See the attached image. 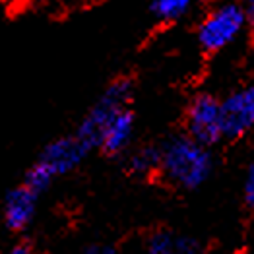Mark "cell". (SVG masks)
Instances as JSON below:
<instances>
[{
  "label": "cell",
  "mask_w": 254,
  "mask_h": 254,
  "mask_svg": "<svg viewBox=\"0 0 254 254\" xmlns=\"http://www.w3.org/2000/svg\"><path fill=\"white\" fill-rule=\"evenodd\" d=\"M149 254H200V247L194 239L175 235L167 229H159L148 239Z\"/></svg>",
  "instance_id": "obj_9"
},
{
  "label": "cell",
  "mask_w": 254,
  "mask_h": 254,
  "mask_svg": "<svg viewBox=\"0 0 254 254\" xmlns=\"http://www.w3.org/2000/svg\"><path fill=\"white\" fill-rule=\"evenodd\" d=\"M245 206L249 208V210H253L254 206V167L251 165V169L247 173V179H245Z\"/></svg>",
  "instance_id": "obj_13"
},
{
  "label": "cell",
  "mask_w": 254,
  "mask_h": 254,
  "mask_svg": "<svg viewBox=\"0 0 254 254\" xmlns=\"http://www.w3.org/2000/svg\"><path fill=\"white\" fill-rule=\"evenodd\" d=\"M243 8H245V12H247V16L251 18V21H253V16H254V0H241L239 2Z\"/></svg>",
  "instance_id": "obj_15"
},
{
  "label": "cell",
  "mask_w": 254,
  "mask_h": 254,
  "mask_svg": "<svg viewBox=\"0 0 254 254\" xmlns=\"http://www.w3.org/2000/svg\"><path fill=\"white\" fill-rule=\"evenodd\" d=\"M8 254H31V249H29V245H18Z\"/></svg>",
  "instance_id": "obj_16"
},
{
  "label": "cell",
  "mask_w": 254,
  "mask_h": 254,
  "mask_svg": "<svg viewBox=\"0 0 254 254\" xmlns=\"http://www.w3.org/2000/svg\"><path fill=\"white\" fill-rule=\"evenodd\" d=\"M132 134H134V113L130 107H125L107 125L99 142V149L103 151L105 157H117L130 144Z\"/></svg>",
  "instance_id": "obj_8"
},
{
  "label": "cell",
  "mask_w": 254,
  "mask_h": 254,
  "mask_svg": "<svg viewBox=\"0 0 254 254\" xmlns=\"http://www.w3.org/2000/svg\"><path fill=\"white\" fill-rule=\"evenodd\" d=\"M157 171L171 185L194 190L212 175L213 155L210 148L198 144L189 134H177L159 148Z\"/></svg>",
  "instance_id": "obj_1"
},
{
  "label": "cell",
  "mask_w": 254,
  "mask_h": 254,
  "mask_svg": "<svg viewBox=\"0 0 254 254\" xmlns=\"http://www.w3.org/2000/svg\"><path fill=\"white\" fill-rule=\"evenodd\" d=\"M85 155H87V151L82 148V144L72 134V136H63V138L49 142L39 153L37 161H41L55 177H59V175L70 173L74 167H78Z\"/></svg>",
  "instance_id": "obj_6"
},
{
  "label": "cell",
  "mask_w": 254,
  "mask_h": 254,
  "mask_svg": "<svg viewBox=\"0 0 254 254\" xmlns=\"http://www.w3.org/2000/svg\"><path fill=\"white\" fill-rule=\"evenodd\" d=\"M84 254H115V249L109 245H89L85 247Z\"/></svg>",
  "instance_id": "obj_14"
},
{
  "label": "cell",
  "mask_w": 254,
  "mask_h": 254,
  "mask_svg": "<svg viewBox=\"0 0 254 254\" xmlns=\"http://www.w3.org/2000/svg\"><path fill=\"white\" fill-rule=\"evenodd\" d=\"M53 179H55V175L49 171L47 165H43L41 161H35L29 169L25 171V175H23V187H27L31 192H35L37 196L41 194L51 183H53Z\"/></svg>",
  "instance_id": "obj_12"
},
{
  "label": "cell",
  "mask_w": 254,
  "mask_h": 254,
  "mask_svg": "<svg viewBox=\"0 0 254 254\" xmlns=\"http://www.w3.org/2000/svg\"><path fill=\"white\" fill-rule=\"evenodd\" d=\"M198 144L212 148L221 140L219 99L210 93H200L187 109V132Z\"/></svg>",
  "instance_id": "obj_5"
},
{
  "label": "cell",
  "mask_w": 254,
  "mask_h": 254,
  "mask_svg": "<svg viewBox=\"0 0 254 254\" xmlns=\"http://www.w3.org/2000/svg\"><path fill=\"white\" fill-rule=\"evenodd\" d=\"M194 0H151V14L163 23H173L181 20L190 10Z\"/></svg>",
  "instance_id": "obj_10"
},
{
  "label": "cell",
  "mask_w": 254,
  "mask_h": 254,
  "mask_svg": "<svg viewBox=\"0 0 254 254\" xmlns=\"http://www.w3.org/2000/svg\"><path fill=\"white\" fill-rule=\"evenodd\" d=\"M132 95H134V82L130 78H117L115 82L107 85V89L101 93L97 103L87 111V115L74 134L87 153L93 148H99L107 125L115 119L119 111L130 105Z\"/></svg>",
  "instance_id": "obj_2"
},
{
  "label": "cell",
  "mask_w": 254,
  "mask_h": 254,
  "mask_svg": "<svg viewBox=\"0 0 254 254\" xmlns=\"http://www.w3.org/2000/svg\"><path fill=\"white\" fill-rule=\"evenodd\" d=\"M37 198L39 196L35 192H31L23 185L8 192V196L4 200V223L10 231L20 233L29 225V221L35 213Z\"/></svg>",
  "instance_id": "obj_7"
},
{
  "label": "cell",
  "mask_w": 254,
  "mask_h": 254,
  "mask_svg": "<svg viewBox=\"0 0 254 254\" xmlns=\"http://www.w3.org/2000/svg\"><path fill=\"white\" fill-rule=\"evenodd\" d=\"M159 167V148L148 146V148L140 149L138 153H134L128 161V173L130 175H149Z\"/></svg>",
  "instance_id": "obj_11"
},
{
  "label": "cell",
  "mask_w": 254,
  "mask_h": 254,
  "mask_svg": "<svg viewBox=\"0 0 254 254\" xmlns=\"http://www.w3.org/2000/svg\"><path fill=\"white\" fill-rule=\"evenodd\" d=\"M254 125V87L237 89L219 101L221 140H241Z\"/></svg>",
  "instance_id": "obj_4"
},
{
  "label": "cell",
  "mask_w": 254,
  "mask_h": 254,
  "mask_svg": "<svg viewBox=\"0 0 254 254\" xmlns=\"http://www.w3.org/2000/svg\"><path fill=\"white\" fill-rule=\"evenodd\" d=\"M249 16L239 2H225L213 8L198 25V43L206 53H219L243 33Z\"/></svg>",
  "instance_id": "obj_3"
}]
</instances>
